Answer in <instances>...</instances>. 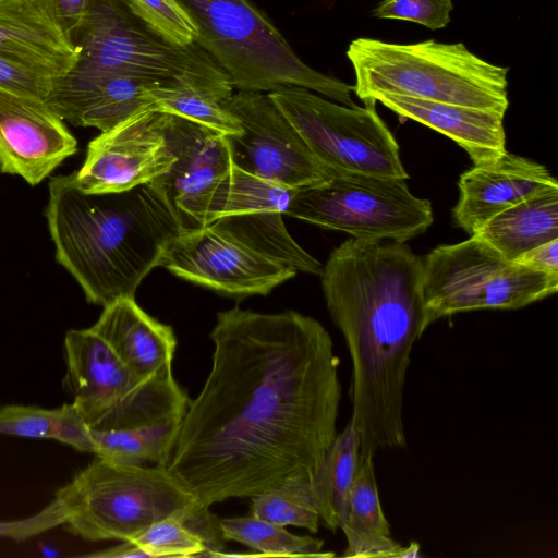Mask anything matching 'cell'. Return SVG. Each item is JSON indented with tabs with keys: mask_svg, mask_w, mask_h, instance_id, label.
Returning a JSON list of instances; mask_svg holds the SVG:
<instances>
[{
	"mask_svg": "<svg viewBox=\"0 0 558 558\" xmlns=\"http://www.w3.org/2000/svg\"><path fill=\"white\" fill-rule=\"evenodd\" d=\"M361 440L353 418L337 434L310 478L319 518L331 532L340 529L359 471Z\"/></svg>",
	"mask_w": 558,
	"mask_h": 558,
	"instance_id": "cell-25",
	"label": "cell"
},
{
	"mask_svg": "<svg viewBox=\"0 0 558 558\" xmlns=\"http://www.w3.org/2000/svg\"><path fill=\"white\" fill-rule=\"evenodd\" d=\"M226 541L241 543L267 557H333L324 553V541L307 535H295L284 526L265 521L253 514L219 519Z\"/></svg>",
	"mask_w": 558,
	"mask_h": 558,
	"instance_id": "cell-26",
	"label": "cell"
},
{
	"mask_svg": "<svg viewBox=\"0 0 558 558\" xmlns=\"http://www.w3.org/2000/svg\"><path fill=\"white\" fill-rule=\"evenodd\" d=\"M268 94L315 158L333 173L409 178L398 143L375 105H338L299 86Z\"/></svg>",
	"mask_w": 558,
	"mask_h": 558,
	"instance_id": "cell-10",
	"label": "cell"
},
{
	"mask_svg": "<svg viewBox=\"0 0 558 558\" xmlns=\"http://www.w3.org/2000/svg\"><path fill=\"white\" fill-rule=\"evenodd\" d=\"M173 161L159 111L147 108L92 140L73 179L86 193L123 192L165 174Z\"/></svg>",
	"mask_w": 558,
	"mask_h": 558,
	"instance_id": "cell-16",
	"label": "cell"
},
{
	"mask_svg": "<svg viewBox=\"0 0 558 558\" xmlns=\"http://www.w3.org/2000/svg\"><path fill=\"white\" fill-rule=\"evenodd\" d=\"M46 219L56 259L81 286L87 302L106 305L135 298L181 227L162 193L145 183L113 193H86L73 173L49 181Z\"/></svg>",
	"mask_w": 558,
	"mask_h": 558,
	"instance_id": "cell-3",
	"label": "cell"
},
{
	"mask_svg": "<svg viewBox=\"0 0 558 558\" xmlns=\"http://www.w3.org/2000/svg\"><path fill=\"white\" fill-rule=\"evenodd\" d=\"M458 186L454 223L473 235L498 213L558 182L544 165L505 151L490 162L473 165Z\"/></svg>",
	"mask_w": 558,
	"mask_h": 558,
	"instance_id": "cell-19",
	"label": "cell"
},
{
	"mask_svg": "<svg viewBox=\"0 0 558 558\" xmlns=\"http://www.w3.org/2000/svg\"><path fill=\"white\" fill-rule=\"evenodd\" d=\"M90 329L112 348L140 380L172 365L177 348L172 327L148 315L135 298H120L106 305Z\"/></svg>",
	"mask_w": 558,
	"mask_h": 558,
	"instance_id": "cell-22",
	"label": "cell"
},
{
	"mask_svg": "<svg viewBox=\"0 0 558 558\" xmlns=\"http://www.w3.org/2000/svg\"><path fill=\"white\" fill-rule=\"evenodd\" d=\"M156 110L179 116L223 135L239 134L240 123L216 97L193 88L151 90Z\"/></svg>",
	"mask_w": 558,
	"mask_h": 558,
	"instance_id": "cell-28",
	"label": "cell"
},
{
	"mask_svg": "<svg viewBox=\"0 0 558 558\" xmlns=\"http://www.w3.org/2000/svg\"><path fill=\"white\" fill-rule=\"evenodd\" d=\"M64 353L63 384L89 428L105 421L143 381L90 328L66 331Z\"/></svg>",
	"mask_w": 558,
	"mask_h": 558,
	"instance_id": "cell-18",
	"label": "cell"
},
{
	"mask_svg": "<svg viewBox=\"0 0 558 558\" xmlns=\"http://www.w3.org/2000/svg\"><path fill=\"white\" fill-rule=\"evenodd\" d=\"M86 556L95 558H148L147 554L134 541H123L116 546Z\"/></svg>",
	"mask_w": 558,
	"mask_h": 558,
	"instance_id": "cell-38",
	"label": "cell"
},
{
	"mask_svg": "<svg viewBox=\"0 0 558 558\" xmlns=\"http://www.w3.org/2000/svg\"><path fill=\"white\" fill-rule=\"evenodd\" d=\"M65 519V508L62 501L54 496L52 501L35 514L0 521V538L24 541L63 525Z\"/></svg>",
	"mask_w": 558,
	"mask_h": 558,
	"instance_id": "cell-33",
	"label": "cell"
},
{
	"mask_svg": "<svg viewBox=\"0 0 558 558\" xmlns=\"http://www.w3.org/2000/svg\"><path fill=\"white\" fill-rule=\"evenodd\" d=\"M292 191L232 165L213 199L206 226L296 271L320 275L323 265L284 226Z\"/></svg>",
	"mask_w": 558,
	"mask_h": 558,
	"instance_id": "cell-13",
	"label": "cell"
},
{
	"mask_svg": "<svg viewBox=\"0 0 558 558\" xmlns=\"http://www.w3.org/2000/svg\"><path fill=\"white\" fill-rule=\"evenodd\" d=\"M0 54L54 83L74 68L78 48L39 0H0Z\"/></svg>",
	"mask_w": 558,
	"mask_h": 558,
	"instance_id": "cell-20",
	"label": "cell"
},
{
	"mask_svg": "<svg viewBox=\"0 0 558 558\" xmlns=\"http://www.w3.org/2000/svg\"><path fill=\"white\" fill-rule=\"evenodd\" d=\"M378 101L398 116L417 121L454 141L473 165L490 162L506 149L505 113L395 94H376Z\"/></svg>",
	"mask_w": 558,
	"mask_h": 558,
	"instance_id": "cell-21",
	"label": "cell"
},
{
	"mask_svg": "<svg viewBox=\"0 0 558 558\" xmlns=\"http://www.w3.org/2000/svg\"><path fill=\"white\" fill-rule=\"evenodd\" d=\"M175 1L197 29L195 43L227 73L234 88L270 93L299 86L356 107L351 85L308 66L247 0Z\"/></svg>",
	"mask_w": 558,
	"mask_h": 558,
	"instance_id": "cell-6",
	"label": "cell"
},
{
	"mask_svg": "<svg viewBox=\"0 0 558 558\" xmlns=\"http://www.w3.org/2000/svg\"><path fill=\"white\" fill-rule=\"evenodd\" d=\"M452 10V0H379L373 15L413 22L436 31L449 24Z\"/></svg>",
	"mask_w": 558,
	"mask_h": 558,
	"instance_id": "cell-31",
	"label": "cell"
},
{
	"mask_svg": "<svg viewBox=\"0 0 558 558\" xmlns=\"http://www.w3.org/2000/svg\"><path fill=\"white\" fill-rule=\"evenodd\" d=\"M473 235L510 262L535 246L558 239V186L504 209Z\"/></svg>",
	"mask_w": 558,
	"mask_h": 558,
	"instance_id": "cell-23",
	"label": "cell"
},
{
	"mask_svg": "<svg viewBox=\"0 0 558 558\" xmlns=\"http://www.w3.org/2000/svg\"><path fill=\"white\" fill-rule=\"evenodd\" d=\"M53 81L0 54V88L46 101Z\"/></svg>",
	"mask_w": 558,
	"mask_h": 558,
	"instance_id": "cell-34",
	"label": "cell"
},
{
	"mask_svg": "<svg viewBox=\"0 0 558 558\" xmlns=\"http://www.w3.org/2000/svg\"><path fill=\"white\" fill-rule=\"evenodd\" d=\"M58 417V408L0 404V435L54 440Z\"/></svg>",
	"mask_w": 558,
	"mask_h": 558,
	"instance_id": "cell-30",
	"label": "cell"
},
{
	"mask_svg": "<svg viewBox=\"0 0 558 558\" xmlns=\"http://www.w3.org/2000/svg\"><path fill=\"white\" fill-rule=\"evenodd\" d=\"M374 456H361L345 515L340 529L347 538L343 556L350 558H396L401 545L392 538L381 509Z\"/></svg>",
	"mask_w": 558,
	"mask_h": 558,
	"instance_id": "cell-24",
	"label": "cell"
},
{
	"mask_svg": "<svg viewBox=\"0 0 558 558\" xmlns=\"http://www.w3.org/2000/svg\"><path fill=\"white\" fill-rule=\"evenodd\" d=\"M54 496L66 511L65 530L89 542L132 541L151 524L201 506L166 466L123 464L100 457Z\"/></svg>",
	"mask_w": 558,
	"mask_h": 558,
	"instance_id": "cell-7",
	"label": "cell"
},
{
	"mask_svg": "<svg viewBox=\"0 0 558 558\" xmlns=\"http://www.w3.org/2000/svg\"><path fill=\"white\" fill-rule=\"evenodd\" d=\"M147 19L180 45L195 43L197 29L175 0H133Z\"/></svg>",
	"mask_w": 558,
	"mask_h": 558,
	"instance_id": "cell-32",
	"label": "cell"
},
{
	"mask_svg": "<svg viewBox=\"0 0 558 558\" xmlns=\"http://www.w3.org/2000/svg\"><path fill=\"white\" fill-rule=\"evenodd\" d=\"M514 263L533 270L558 275V239L524 252Z\"/></svg>",
	"mask_w": 558,
	"mask_h": 558,
	"instance_id": "cell-37",
	"label": "cell"
},
{
	"mask_svg": "<svg viewBox=\"0 0 558 558\" xmlns=\"http://www.w3.org/2000/svg\"><path fill=\"white\" fill-rule=\"evenodd\" d=\"M251 498L253 515L281 526L292 525L317 533L320 518L310 478H289Z\"/></svg>",
	"mask_w": 558,
	"mask_h": 558,
	"instance_id": "cell-27",
	"label": "cell"
},
{
	"mask_svg": "<svg viewBox=\"0 0 558 558\" xmlns=\"http://www.w3.org/2000/svg\"><path fill=\"white\" fill-rule=\"evenodd\" d=\"M347 57L355 76L352 90L365 104L386 93L501 113L509 106V69L481 59L462 43L361 37L350 43Z\"/></svg>",
	"mask_w": 558,
	"mask_h": 558,
	"instance_id": "cell-5",
	"label": "cell"
},
{
	"mask_svg": "<svg viewBox=\"0 0 558 558\" xmlns=\"http://www.w3.org/2000/svg\"><path fill=\"white\" fill-rule=\"evenodd\" d=\"M182 515L162 519L132 541L148 558L205 556L204 541L184 524Z\"/></svg>",
	"mask_w": 558,
	"mask_h": 558,
	"instance_id": "cell-29",
	"label": "cell"
},
{
	"mask_svg": "<svg viewBox=\"0 0 558 558\" xmlns=\"http://www.w3.org/2000/svg\"><path fill=\"white\" fill-rule=\"evenodd\" d=\"M159 119L174 161L150 183L167 199L182 231L203 228L232 168L227 137L179 116L159 111Z\"/></svg>",
	"mask_w": 558,
	"mask_h": 558,
	"instance_id": "cell-15",
	"label": "cell"
},
{
	"mask_svg": "<svg viewBox=\"0 0 558 558\" xmlns=\"http://www.w3.org/2000/svg\"><path fill=\"white\" fill-rule=\"evenodd\" d=\"M329 314L352 361V418L361 456L404 448L403 391L410 355L428 327L423 258L403 242L349 239L320 272Z\"/></svg>",
	"mask_w": 558,
	"mask_h": 558,
	"instance_id": "cell-2",
	"label": "cell"
},
{
	"mask_svg": "<svg viewBox=\"0 0 558 558\" xmlns=\"http://www.w3.org/2000/svg\"><path fill=\"white\" fill-rule=\"evenodd\" d=\"M70 38L78 48V59L52 88L124 73L158 81L170 89L202 90L223 105L233 94L227 73L202 47L169 38L133 0H88Z\"/></svg>",
	"mask_w": 558,
	"mask_h": 558,
	"instance_id": "cell-4",
	"label": "cell"
},
{
	"mask_svg": "<svg viewBox=\"0 0 558 558\" xmlns=\"http://www.w3.org/2000/svg\"><path fill=\"white\" fill-rule=\"evenodd\" d=\"M70 37L82 21L88 0H39ZM71 39V38H70Z\"/></svg>",
	"mask_w": 558,
	"mask_h": 558,
	"instance_id": "cell-36",
	"label": "cell"
},
{
	"mask_svg": "<svg viewBox=\"0 0 558 558\" xmlns=\"http://www.w3.org/2000/svg\"><path fill=\"white\" fill-rule=\"evenodd\" d=\"M159 266L181 279L233 298L266 295L298 272L208 226L181 231L166 247Z\"/></svg>",
	"mask_w": 558,
	"mask_h": 558,
	"instance_id": "cell-14",
	"label": "cell"
},
{
	"mask_svg": "<svg viewBox=\"0 0 558 558\" xmlns=\"http://www.w3.org/2000/svg\"><path fill=\"white\" fill-rule=\"evenodd\" d=\"M58 409L59 417L54 440L71 446L81 452L94 453L95 447L90 437V428L73 403H64Z\"/></svg>",
	"mask_w": 558,
	"mask_h": 558,
	"instance_id": "cell-35",
	"label": "cell"
},
{
	"mask_svg": "<svg viewBox=\"0 0 558 558\" xmlns=\"http://www.w3.org/2000/svg\"><path fill=\"white\" fill-rule=\"evenodd\" d=\"M211 368L167 470L203 507L311 478L337 436L339 359L315 318L219 312Z\"/></svg>",
	"mask_w": 558,
	"mask_h": 558,
	"instance_id": "cell-1",
	"label": "cell"
},
{
	"mask_svg": "<svg viewBox=\"0 0 558 558\" xmlns=\"http://www.w3.org/2000/svg\"><path fill=\"white\" fill-rule=\"evenodd\" d=\"M77 150V141L43 99L0 88V171L36 185Z\"/></svg>",
	"mask_w": 558,
	"mask_h": 558,
	"instance_id": "cell-17",
	"label": "cell"
},
{
	"mask_svg": "<svg viewBox=\"0 0 558 558\" xmlns=\"http://www.w3.org/2000/svg\"><path fill=\"white\" fill-rule=\"evenodd\" d=\"M420 544L416 542H411L407 547H402L396 555V558H413L418 557L420 555Z\"/></svg>",
	"mask_w": 558,
	"mask_h": 558,
	"instance_id": "cell-39",
	"label": "cell"
},
{
	"mask_svg": "<svg viewBox=\"0 0 558 558\" xmlns=\"http://www.w3.org/2000/svg\"><path fill=\"white\" fill-rule=\"evenodd\" d=\"M223 106L242 129L226 135L236 168L291 190L335 174L315 158L269 94L239 90Z\"/></svg>",
	"mask_w": 558,
	"mask_h": 558,
	"instance_id": "cell-11",
	"label": "cell"
},
{
	"mask_svg": "<svg viewBox=\"0 0 558 558\" xmlns=\"http://www.w3.org/2000/svg\"><path fill=\"white\" fill-rule=\"evenodd\" d=\"M286 215L371 241L404 242L433 222L430 202L404 179L354 172L293 190Z\"/></svg>",
	"mask_w": 558,
	"mask_h": 558,
	"instance_id": "cell-9",
	"label": "cell"
},
{
	"mask_svg": "<svg viewBox=\"0 0 558 558\" xmlns=\"http://www.w3.org/2000/svg\"><path fill=\"white\" fill-rule=\"evenodd\" d=\"M558 290V275L501 256L476 235L440 245L423 258L426 322L484 308L518 310Z\"/></svg>",
	"mask_w": 558,
	"mask_h": 558,
	"instance_id": "cell-8",
	"label": "cell"
},
{
	"mask_svg": "<svg viewBox=\"0 0 558 558\" xmlns=\"http://www.w3.org/2000/svg\"><path fill=\"white\" fill-rule=\"evenodd\" d=\"M190 403L168 365L137 385L96 428V457L123 464L167 466Z\"/></svg>",
	"mask_w": 558,
	"mask_h": 558,
	"instance_id": "cell-12",
	"label": "cell"
}]
</instances>
